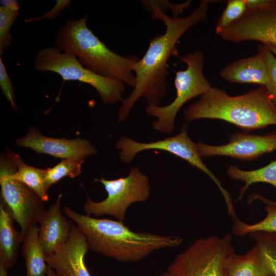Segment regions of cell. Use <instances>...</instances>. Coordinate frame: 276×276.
Returning <instances> with one entry per match:
<instances>
[{
	"label": "cell",
	"mask_w": 276,
	"mask_h": 276,
	"mask_svg": "<svg viewBox=\"0 0 276 276\" xmlns=\"http://www.w3.org/2000/svg\"><path fill=\"white\" fill-rule=\"evenodd\" d=\"M84 162V159H63L53 167L44 169L43 178L45 189L48 190L52 185L64 177L75 178L79 175Z\"/></svg>",
	"instance_id": "obj_24"
},
{
	"label": "cell",
	"mask_w": 276,
	"mask_h": 276,
	"mask_svg": "<svg viewBox=\"0 0 276 276\" xmlns=\"http://www.w3.org/2000/svg\"><path fill=\"white\" fill-rule=\"evenodd\" d=\"M8 269L3 259L0 258V276H8Z\"/></svg>",
	"instance_id": "obj_31"
},
{
	"label": "cell",
	"mask_w": 276,
	"mask_h": 276,
	"mask_svg": "<svg viewBox=\"0 0 276 276\" xmlns=\"http://www.w3.org/2000/svg\"><path fill=\"white\" fill-rule=\"evenodd\" d=\"M258 48L263 54L268 70L269 79L265 87L271 102L276 107V57L265 45L261 44Z\"/></svg>",
	"instance_id": "obj_27"
},
{
	"label": "cell",
	"mask_w": 276,
	"mask_h": 276,
	"mask_svg": "<svg viewBox=\"0 0 276 276\" xmlns=\"http://www.w3.org/2000/svg\"><path fill=\"white\" fill-rule=\"evenodd\" d=\"M14 221L12 211L0 198V258L8 269L15 265L19 246L25 238L20 231L15 229Z\"/></svg>",
	"instance_id": "obj_18"
},
{
	"label": "cell",
	"mask_w": 276,
	"mask_h": 276,
	"mask_svg": "<svg viewBox=\"0 0 276 276\" xmlns=\"http://www.w3.org/2000/svg\"><path fill=\"white\" fill-rule=\"evenodd\" d=\"M16 169L11 174L13 178L25 184L44 202L49 200L48 190L44 184V169L35 168L25 164L17 154L13 152Z\"/></svg>",
	"instance_id": "obj_21"
},
{
	"label": "cell",
	"mask_w": 276,
	"mask_h": 276,
	"mask_svg": "<svg viewBox=\"0 0 276 276\" xmlns=\"http://www.w3.org/2000/svg\"><path fill=\"white\" fill-rule=\"evenodd\" d=\"M216 33L229 41L238 43L252 40L266 47H276V6L247 10L239 19Z\"/></svg>",
	"instance_id": "obj_11"
},
{
	"label": "cell",
	"mask_w": 276,
	"mask_h": 276,
	"mask_svg": "<svg viewBox=\"0 0 276 276\" xmlns=\"http://www.w3.org/2000/svg\"><path fill=\"white\" fill-rule=\"evenodd\" d=\"M18 147L30 148L37 153L63 159H85L97 153L96 148L88 140L46 136L31 126L27 133L16 140Z\"/></svg>",
	"instance_id": "obj_13"
},
{
	"label": "cell",
	"mask_w": 276,
	"mask_h": 276,
	"mask_svg": "<svg viewBox=\"0 0 276 276\" xmlns=\"http://www.w3.org/2000/svg\"><path fill=\"white\" fill-rule=\"evenodd\" d=\"M201 157L227 156L243 160H252L276 150V131L264 135L235 133L228 143L218 146L196 143Z\"/></svg>",
	"instance_id": "obj_12"
},
{
	"label": "cell",
	"mask_w": 276,
	"mask_h": 276,
	"mask_svg": "<svg viewBox=\"0 0 276 276\" xmlns=\"http://www.w3.org/2000/svg\"><path fill=\"white\" fill-rule=\"evenodd\" d=\"M0 6V55L11 45V29L19 15V3L15 0L1 1Z\"/></svg>",
	"instance_id": "obj_22"
},
{
	"label": "cell",
	"mask_w": 276,
	"mask_h": 276,
	"mask_svg": "<svg viewBox=\"0 0 276 276\" xmlns=\"http://www.w3.org/2000/svg\"><path fill=\"white\" fill-rule=\"evenodd\" d=\"M88 250L84 235L74 225L67 242L45 260L60 276H91L84 261Z\"/></svg>",
	"instance_id": "obj_14"
},
{
	"label": "cell",
	"mask_w": 276,
	"mask_h": 276,
	"mask_svg": "<svg viewBox=\"0 0 276 276\" xmlns=\"http://www.w3.org/2000/svg\"><path fill=\"white\" fill-rule=\"evenodd\" d=\"M224 2L226 6L217 21L216 32L239 19L247 10L245 0H227Z\"/></svg>",
	"instance_id": "obj_26"
},
{
	"label": "cell",
	"mask_w": 276,
	"mask_h": 276,
	"mask_svg": "<svg viewBox=\"0 0 276 276\" xmlns=\"http://www.w3.org/2000/svg\"><path fill=\"white\" fill-rule=\"evenodd\" d=\"M247 10H262L276 6L275 0H245Z\"/></svg>",
	"instance_id": "obj_30"
},
{
	"label": "cell",
	"mask_w": 276,
	"mask_h": 276,
	"mask_svg": "<svg viewBox=\"0 0 276 276\" xmlns=\"http://www.w3.org/2000/svg\"><path fill=\"white\" fill-rule=\"evenodd\" d=\"M66 216L84 235L89 249L122 262H138L157 250L179 246L177 236L131 231L123 221L97 218L64 208Z\"/></svg>",
	"instance_id": "obj_2"
},
{
	"label": "cell",
	"mask_w": 276,
	"mask_h": 276,
	"mask_svg": "<svg viewBox=\"0 0 276 276\" xmlns=\"http://www.w3.org/2000/svg\"><path fill=\"white\" fill-rule=\"evenodd\" d=\"M233 248L229 233L199 238L176 256L167 272L169 276H225V259Z\"/></svg>",
	"instance_id": "obj_7"
},
{
	"label": "cell",
	"mask_w": 276,
	"mask_h": 276,
	"mask_svg": "<svg viewBox=\"0 0 276 276\" xmlns=\"http://www.w3.org/2000/svg\"><path fill=\"white\" fill-rule=\"evenodd\" d=\"M95 180L104 186L107 196L99 202L93 201L87 197L83 210L88 216L109 215L123 222L127 210L131 204L146 201L150 195L148 177L135 166L130 168L126 177L113 180L102 177Z\"/></svg>",
	"instance_id": "obj_8"
},
{
	"label": "cell",
	"mask_w": 276,
	"mask_h": 276,
	"mask_svg": "<svg viewBox=\"0 0 276 276\" xmlns=\"http://www.w3.org/2000/svg\"><path fill=\"white\" fill-rule=\"evenodd\" d=\"M54 7L43 15L35 17L29 18L25 20V22L40 20L42 19H53L57 17L61 11L66 7L72 8V1L70 0H57Z\"/></svg>",
	"instance_id": "obj_29"
},
{
	"label": "cell",
	"mask_w": 276,
	"mask_h": 276,
	"mask_svg": "<svg viewBox=\"0 0 276 276\" xmlns=\"http://www.w3.org/2000/svg\"><path fill=\"white\" fill-rule=\"evenodd\" d=\"M226 172L232 179L244 182L240 190L237 201H240L249 187L255 183H267L276 189V160L262 168L254 170H243L237 166H230L227 169Z\"/></svg>",
	"instance_id": "obj_20"
},
{
	"label": "cell",
	"mask_w": 276,
	"mask_h": 276,
	"mask_svg": "<svg viewBox=\"0 0 276 276\" xmlns=\"http://www.w3.org/2000/svg\"><path fill=\"white\" fill-rule=\"evenodd\" d=\"M0 87L2 93L10 103L12 107L16 111L17 106L15 102L14 89L1 56H0Z\"/></svg>",
	"instance_id": "obj_28"
},
{
	"label": "cell",
	"mask_w": 276,
	"mask_h": 276,
	"mask_svg": "<svg viewBox=\"0 0 276 276\" xmlns=\"http://www.w3.org/2000/svg\"><path fill=\"white\" fill-rule=\"evenodd\" d=\"M256 199L266 204L276 206V201L269 200L259 194L257 196Z\"/></svg>",
	"instance_id": "obj_32"
},
{
	"label": "cell",
	"mask_w": 276,
	"mask_h": 276,
	"mask_svg": "<svg viewBox=\"0 0 276 276\" xmlns=\"http://www.w3.org/2000/svg\"><path fill=\"white\" fill-rule=\"evenodd\" d=\"M34 67L38 72L57 73L64 81H78L91 85L105 104L123 100L126 85L124 82L91 72L84 66L75 55L56 47L40 50L35 57Z\"/></svg>",
	"instance_id": "obj_5"
},
{
	"label": "cell",
	"mask_w": 276,
	"mask_h": 276,
	"mask_svg": "<svg viewBox=\"0 0 276 276\" xmlns=\"http://www.w3.org/2000/svg\"><path fill=\"white\" fill-rule=\"evenodd\" d=\"M220 76L231 82L255 84L260 86H265L269 79L266 62L259 48L257 54L228 64L221 70Z\"/></svg>",
	"instance_id": "obj_16"
},
{
	"label": "cell",
	"mask_w": 276,
	"mask_h": 276,
	"mask_svg": "<svg viewBox=\"0 0 276 276\" xmlns=\"http://www.w3.org/2000/svg\"><path fill=\"white\" fill-rule=\"evenodd\" d=\"M188 125L183 124L176 135L150 143L136 142L130 138L121 137L117 142L116 148L120 150V158L125 163L131 162L139 152L149 150H159L168 152L188 162L207 174L219 189L223 186L220 180L206 167L198 152L196 143L188 134Z\"/></svg>",
	"instance_id": "obj_10"
},
{
	"label": "cell",
	"mask_w": 276,
	"mask_h": 276,
	"mask_svg": "<svg viewBox=\"0 0 276 276\" xmlns=\"http://www.w3.org/2000/svg\"><path fill=\"white\" fill-rule=\"evenodd\" d=\"M247 235L260 248L276 276V233L255 232Z\"/></svg>",
	"instance_id": "obj_25"
},
{
	"label": "cell",
	"mask_w": 276,
	"mask_h": 276,
	"mask_svg": "<svg viewBox=\"0 0 276 276\" xmlns=\"http://www.w3.org/2000/svg\"><path fill=\"white\" fill-rule=\"evenodd\" d=\"M159 276H169L168 273L166 271L161 274Z\"/></svg>",
	"instance_id": "obj_35"
},
{
	"label": "cell",
	"mask_w": 276,
	"mask_h": 276,
	"mask_svg": "<svg viewBox=\"0 0 276 276\" xmlns=\"http://www.w3.org/2000/svg\"><path fill=\"white\" fill-rule=\"evenodd\" d=\"M213 2L202 0L188 16H169L154 2H148L151 18L163 22L164 34L156 35L149 41L148 49L133 66L136 83L131 94L122 101L118 110V121L123 122L140 98H145L148 105L159 106L165 96L168 83V61L171 56L178 55L176 44L181 36L190 28L206 19L209 4Z\"/></svg>",
	"instance_id": "obj_1"
},
{
	"label": "cell",
	"mask_w": 276,
	"mask_h": 276,
	"mask_svg": "<svg viewBox=\"0 0 276 276\" xmlns=\"http://www.w3.org/2000/svg\"><path fill=\"white\" fill-rule=\"evenodd\" d=\"M183 114L188 122L200 119H219L246 132L276 125V107L265 86L236 96L212 87L187 108Z\"/></svg>",
	"instance_id": "obj_3"
},
{
	"label": "cell",
	"mask_w": 276,
	"mask_h": 276,
	"mask_svg": "<svg viewBox=\"0 0 276 276\" xmlns=\"http://www.w3.org/2000/svg\"><path fill=\"white\" fill-rule=\"evenodd\" d=\"M13 152L7 150L1 155V198L12 211L15 221L24 236L36 225L45 212L44 201L30 188L13 178L16 166Z\"/></svg>",
	"instance_id": "obj_9"
},
{
	"label": "cell",
	"mask_w": 276,
	"mask_h": 276,
	"mask_svg": "<svg viewBox=\"0 0 276 276\" xmlns=\"http://www.w3.org/2000/svg\"><path fill=\"white\" fill-rule=\"evenodd\" d=\"M39 227H32L25 236L21 247L26 276H48V264L38 240Z\"/></svg>",
	"instance_id": "obj_19"
},
{
	"label": "cell",
	"mask_w": 276,
	"mask_h": 276,
	"mask_svg": "<svg viewBox=\"0 0 276 276\" xmlns=\"http://www.w3.org/2000/svg\"><path fill=\"white\" fill-rule=\"evenodd\" d=\"M88 15L69 19L56 33L54 44L70 52L86 68L99 75L118 79L135 86L133 66L139 59L136 56H121L110 50L87 27Z\"/></svg>",
	"instance_id": "obj_4"
},
{
	"label": "cell",
	"mask_w": 276,
	"mask_h": 276,
	"mask_svg": "<svg viewBox=\"0 0 276 276\" xmlns=\"http://www.w3.org/2000/svg\"><path fill=\"white\" fill-rule=\"evenodd\" d=\"M48 276H60L50 266L48 265Z\"/></svg>",
	"instance_id": "obj_33"
},
{
	"label": "cell",
	"mask_w": 276,
	"mask_h": 276,
	"mask_svg": "<svg viewBox=\"0 0 276 276\" xmlns=\"http://www.w3.org/2000/svg\"><path fill=\"white\" fill-rule=\"evenodd\" d=\"M225 276H274L267 259L256 244L245 254L239 255L234 248L224 261Z\"/></svg>",
	"instance_id": "obj_17"
},
{
	"label": "cell",
	"mask_w": 276,
	"mask_h": 276,
	"mask_svg": "<svg viewBox=\"0 0 276 276\" xmlns=\"http://www.w3.org/2000/svg\"><path fill=\"white\" fill-rule=\"evenodd\" d=\"M62 196L61 193L58 195L38 221L39 242L45 256L54 254L67 242L74 225L72 220L61 213Z\"/></svg>",
	"instance_id": "obj_15"
},
{
	"label": "cell",
	"mask_w": 276,
	"mask_h": 276,
	"mask_svg": "<svg viewBox=\"0 0 276 276\" xmlns=\"http://www.w3.org/2000/svg\"><path fill=\"white\" fill-rule=\"evenodd\" d=\"M265 210L266 212V217L256 223H247L238 217L233 219V233L238 237L255 232L276 233V206L266 204Z\"/></svg>",
	"instance_id": "obj_23"
},
{
	"label": "cell",
	"mask_w": 276,
	"mask_h": 276,
	"mask_svg": "<svg viewBox=\"0 0 276 276\" xmlns=\"http://www.w3.org/2000/svg\"><path fill=\"white\" fill-rule=\"evenodd\" d=\"M267 47L270 51V52L276 57V47Z\"/></svg>",
	"instance_id": "obj_34"
},
{
	"label": "cell",
	"mask_w": 276,
	"mask_h": 276,
	"mask_svg": "<svg viewBox=\"0 0 276 276\" xmlns=\"http://www.w3.org/2000/svg\"><path fill=\"white\" fill-rule=\"evenodd\" d=\"M181 60L187 64V67L175 72L176 95L174 100L164 106L147 105L145 108L147 114L157 119L153 122L152 127L165 134L173 132L176 114L187 102L202 96L212 87L203 74L205 59L201 51L188 54L181 57Z\"/></svg>",
	"instance_id": "obj_6"
}]
</instances>
